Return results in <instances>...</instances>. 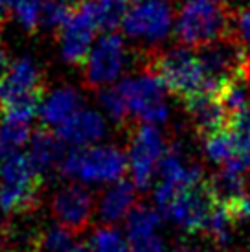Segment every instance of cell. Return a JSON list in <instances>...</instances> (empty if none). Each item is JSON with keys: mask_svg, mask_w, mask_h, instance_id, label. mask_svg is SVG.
Listing matches in <instances>:
<instances>
[{"mask_svg": "<svg viewBox=\"0 0 250 252\" xmlns=\"http://www.w3.org/2000/svg\"><path fill=\"white\" fill-rule=\"evenodd\" d=\"M42 101V72L33 57H17L0 77V107L7 118L31 124Z\"/></svg>", "mask_w": 250, "mask_h": 252, "instance_id": "obj_1", "label": "cell"}, {"mask_svg": "<svg viewBox=\"0 0 250 252\" xmlns=\"http://www.w3.org/2000/svg\"><path fill=\"white\" fill-rule=\"evenodd\" d=\"M226 0H186L175 21V35L184 48H206L226 39L230 28Z\"/></svg>", "mask_w": 250, "mask_h": 252, "instance_id": "obj_2", "label": "cell"}, {"mask_svg": "<svg viewBox=\"0 0 250 252\" xmlns=\"http://www.w3.org/2000/svg\"><path fill=\"white\" fill-rule=\"evenodd\" d=\"M127 157L114 146H91L64 149L57 171L64 179L83 184H114L124 177Z\"/></svg>", "mask_w": 250, "mask_h": 252, "instance_id": "obj_3", "label": "cell"}, {"mask_svg": "<svg viewBox=\"0 0 250 252\" xmlns=\"http://www.w3.org/2000/svg\"><path fill=\"white\" fill-rule=\"evenodd\" d=\"M149 70L160 77L167 92L182 101H189L201 94H210L204 64L199 54L189 48L179 46L162 52L153 57Z\"/></svg>", "mask_w": 250, "mask_h": 252, "instance_id": "obj_4", "label": "cell"}, {"mask_svg": "<svg viewBox=\"0 0 250 252\" xmlns=\"http://www.w3.org/2000/svg\"><path fill=\"white\" fill-rule=\"evenodd\" d=\"M129 116L138 118L147 126L166 124L169 105L166 101V87L155 72L147 70L138 76H131L116 83Z\"/></svg>", "mask_w": 250, "mask_h": 252, "instance_id": "obj_5", "label": "cell"}, {"mask_svg": "<svg viewBox=\"0 0 250 252\" xmlns=\"http://www.w3.org/2000/svg\"><path fill=\"white\" fill-rule=\"evenodd\" d=\"M42 179L31 168L26 153L0 158V212L19 214L35 203Z\"/></svg>", "mask_w": 250, "mask_h": 252, "instance_id": "obj_6", "label": "cell"}, {"mask_svg": "<svg viewBox=\"0 0 250 252\" xmlns=\"http://www.w3.org/2000/svg\"><path fill=\"white\" fill-rule=\"evenodd\" d=\"M166 151L167 146L158 127L142 124L132 131L127 151V166L136 188L147 189L153 184Z\"/></svg>", "mask_w": 250, "mask_h": 252, "instance_id": "obj_7", "label": "cell"}, {"mask_svg": "<svg viewBox=\"0 0 250 252\" xmlns=\"http://www.w3.org/2000/svg\"><path fill=\"white\" fill-rule=\"evenodd\" d=\"M124 33L134 41L158 44L173 28L171 0H136L124 17Z\"/></svg>", "mask_w": 250, "mask_h": 252, "instance_id": "obj_8", "label": "cell"}, {"mask_svg": "<svg viewBox=\"0 0 250 252\" xmlns=\"http://www.w3.org/2000/svg\"><path fill=\"white\" fill-rule=\"evenodd\" d=\"M129 52L124 37L118 33H105L94 42L91 54L85 61V81L92 89H107L116 85L125 66Z\"/></svg>", "mask_w": 250, "mask_h": 252, "instance_id": "obj_9", "label": "cell"}, {"mask_svg": "<svg viewBox=\"0 0 250 252\" xmlns=\"http://www.w3.org/2000/svg\"><path fill=\"white\" fill-rule=\"evenodd\" d=\"M216 204L217 201L212 195L208 184L202 182L193 188L177 189L158 212L179 228L195 234L204 230V224Z\"/></svg>", "mask_w": 250, "mask_h": 252, "instance_id": "obj_10", "label": "cell"}, {"mask_svg": "<svg viewBox=\"0 0 250 252\" xmlns=\"http://www.w3.org/2000/svg\"><path fill=\"white\" fill-rule=\"evenodd\" d=\"M96 32L97 26L89 11L81 4H74L68 22L59 32V50L62 61L76 66L85 64L94 46Z\"/></svg>", "mask_w": 250, "mask_h": 252, "instance_id": "obj_11", "label": "cell"}, {"mask_svg": "<svg viewBox=\"0 0 250 252\" xmlns=\"http://www.w3.org/2000/svg\"><path fill=\"white\" fill-rule=\"evenodd\" d=\"M50 206L59 224L76 234L87 228L94 210V201L91 191L81 184H68L54 193Z\"/></svg>", "mask_w": 250, "mask_h": 252, "instance_id": "obj_12", "label": "cell"}, {"mask_svg": "<svg viewBox=\"0 0 250 252\" xmlns=\"http://www.w3.org/2000/svg\"><path fill=\"white\" fill-rule=\"evenodd\" d=\"M107 133V120L96 109H81L72 118L54 131L59 142L72 147L96 146Z\"/></svg>", "mask_w": 250, "mask_h": 252, "instance_id": "obj_13", "label": "cell"}, {"mask_svg": "<svg viewBox=\"0 0 250 252\" xmlns=\"http://www.w3.org/2000/svg\"><path fill=\"white\" fill-rule=\"evenodd\" d=\"M158 177L162 184L173 186L177 189L193 188L202 184V169L195 162L188 160L181 147H177L175 144L167 146L166 155L160 162Z\"/></svg>", "mask_w": 250, "mask_h": 252, "instance_id": "obj_14", "label": "cell"}, {"mask_svg": "<svg viewBox=\"0 0 250 252\" xmlns=\"http://www.w3.org/2000/svg\"><path fill=\"white\" fill-rule=\"evenodd\" d=\"M81 96L74 87H59L52 91L48 96H44L39 107V116L42 124L50 129H59L64 126L74 114L81 111Z\"/></svg>", "mask_w": 250, "mask_h": 252, "instance_id": "obj_15", "label": "cell"}, {"mask_svg": "<svg viewBox=\"0 0 250 252\" xmlns=\"http://www.w3.org/2000/svg\"><path fill=\"white\" fill-rule=\"evenodd\" d=\"M136 206V186L132 182L120 181L111 184L99 195L97 201V216L105 224L120 223L127 219V216Z\"/></svg>", "mask_w": 250, "mask_h": 252, "instance_id": "obj_16", "label": "cell"}, {"mask_svg": "<svg viewBox=\"0 0 250 252\" xmlns=\"http://www.w3.org/2000/svg\"><path fill=\"white\" fill-rule=\"evenodd\" d=\"M186 107L195 127L204 133V136L228 129L230 118L216 94H201L186 101Z\"/></svg>", "mask_w": 250, "mask_h": 252, "instance_id": "obj_17", "label": "cell"}, {"mask_svg": "<svg viewBox=\"0 0 250 252\" xmlns=\"http://www.w3.org/2000/svg\"><path fill=\"white\" fill-rule=\"evenodd\" d=\"M62 153H64L62 142H59L56 134L39 131L31 136L26 157L31 168L35 169V173L42 179L44 175H50L52 171H57Z\"/></svg>", "mask_w": 250, "mask_h": 252, "instance_id": "obj_18", "label": "cell"}, {"mask_svg": "<svg viewBox=\"0 0 250 252\" xmlns=\"http://www.w3.org/2000/svg\"><path fill=\"white\" fill-rule=\"evenodd\" d=\"M245 171H247V168L237 158L221 166V169L208 182V188L217 203L228 204L247 193Z\"/></svg>", "mask_w": 250, "mask_h": 252, "instance_id": "obj_19", "label": "cell"}, {"mask_svg": "<svg viewBox=\"0 0 250 252\" xmlns=\"http://www.w3.org/2000/svg\"><path fill=\"white\" fill-rule=\"evenodd\" d=\"M125 2L127 0H81L79 4L89 11L97 30L112 33V30L124 22L127 13Z\"/></svg>", "mask_w": 250, "mask_h": 252, "instance_id": "obj_20", "label": "cell"}, {"mask_svg": "<svg viewBox=\"0 0 250 252\" xmlns=\"http://www.w3.org/2000/svg\"><path fill=\"white\" fill-rule=\"evenodd\" d=\"M160 224H162V214L156 208L147 204H136L134 210L125 219L127 241L158 234Z\"/></svg>", "mask_w": 250, "mask_h": 252, "instance_id": "obj_21", "label": "cell"}, {"mask_svg": "<svg viewBox=\"0 0 250 252\" xmlns=\"http://www.w3.org/2000/svg\"><path fill=\"white\" fill-rule=\"evenodd\" d=\"M30 126L31 124H24L19 120L2 116L0 120V158L21 153V147L30 144L31 140Z\"/></svg>", "mask_w": 250, "mask_h": 252, "instance_id": "obj_22", "label": "cell"}, {"mask_svg": "<svg viewBox=\"0 0 250 252\" xmlns=\"http://www.w3.org/2000/svg\"><path fill=\"white\" fill-rule=\"evenodd\" d=\"M217 98L224 107V111L228 114L230 124L239 116H245L250 112V96L247 85L241 83L239 79H232L228 83L221 87V91L217 92Z\"/></svg>", "mask_w": 250, "mask_h": 252, "instance_id": "obj_23", "label": "cell"}, {"mask_svg": "<svg viewBox=\"0 0 250 252\" xmlns=\"http://www.w3.org/2000/svg\"><path fill=\"white\" fill-rule=\"evenodd\" d=\"M202 149H204L206 158L214 164H219V166H224V164L237 158L236 144H234L230 129H222V131L204 136Z\"/></svg>", "mask_w": 250, "mask_h": 252, "instance_id": "obj_24", "label": "cell"}, {"mask_svg": "<svg viewBox=\"0 0 250 252\" xmlns=\"http://www.w3.org/2000/svg\"><path fill=\"white\" fill-rule=\"evenodd\" d=\"M234 224H236V221H234L230 210L226 208V204L217 203L216 206H214L212 214H210L208 221L204 224V230L202 232H206V236H208L216 245L224 247L232 241Z\"/></svg>", "mask_w": 250, "mask_h": 252, "instance_id": "obj_25", "label": "cell"}, {"mask_svg": "<svg viewBox=\"0 0 250 252\" xmlns=\"http://www.w3.org/2000/svg\"><path fill=\"white\" fill-rule=\"evenodd\" d=\"M91 252H131L129 241L124 238V234L116 226L103 224L94 230L89 243Z\"/></svg>", "mask_w": 250, "mask_h": 252, "instance_id": "obj_26", "label": "cell"}, {"mask_svg": "<svg viewBox=\"0 0 250 252\" xmlns=\"http://www.w3.org/2000/svg\"><path fill=\"white\" fill-rule=\"evenodd\" d=\"M74 247V232H70L59 223L48 226L39 238L41 252H70Z\"/></svg>", "mask_w": 250, "mask_h": 252, "instance_id": "obj_27", "label": "cell"}, {"mask_svg": "<svg viewBox=\"0 0 250 252\" xmlns=\"http://www.w3.org/2000/svg\"><path fill=\"white\" fill-rule=\"evenodd\" d=\"M74 6L68 0H46L42 2V17L41 24L46 30L61 32L62 26L68 22Z\"/></svg>", "mask_w": 250, "mask_h": 252, "instance_id": "obj_28", "label": "cell"}, {"mask_svg": "<svg viewBox=\"0 0 250 252\" xmlns=\"http://www.w3.org/2000/svg\"><path fill=\"white\" fill-rule=\"evenodd\" d=\"M15 21L26 32H35L41 26L42 17V2L41 0H15L11 6Z\"/></svg>", "mask_w": 250, "mask_h": 252, "instance_id": "obj_29", "label": "cell"}, {"mask_svg": "<svg viewBox=\"0 0 250 252\" xmlns=\"http://www.w3.org/2000/svg\"><path fill=\"white\" fill-rule=\"evenodd\" d=\"M99 103L103 107L105 114L114 122V124H124L125 120L129 118V112H127V107H125L124 99L120 96L116 85L112 87H107L99 92Z\"/></svg>", "mask_w": 250, "mask_h": 252, "instance_id": "obj_30", "label": "cell"}, {"mask_svg": "<svg viewBox=\"0 0 250 252\" xmlns=\"http://www.w3.org/2000/svg\"><path fill=\"white\" fill-rule=\"evenodd\" d=\"M236 42L245 52V57L250 59V4L237 13L236 19Z\"/></svg>", "mask_w": 250, "mask_h": 252, "instance_id": "obj_31", "label": "cell"}, {"mask_svg": "<svg viewBox=\"0 0 250 252\" xmlns=\"http://www.w3.org/2000/svg\"><path fill=\"white\" fill-rule=\"evenodd\" d=\"M129 249H131V252H166L164 241H162L158 234L147 236V238L131 239L129 241Z\"/></svg>", "mask_w": 250, "mask_h": 252, "instance_id": "obj_32", "label": "cell"}, {"mask_svg": "<svg viewBox=\"0 0 250 252\" xmlns=\"http://www.w3.org/2000/svg\"><path fill=\"white\" fill-rule=\"evenodd\" d=\"M236 223H247L250 221V193H245L239 199L226 204Z\"/></svg>", "mask_w": 250, "mask_h": 252, "instance_id": "obj_33", "label": "cell"}, {"mask_svg": "<svg viewBox=\"0 0 250 252\" xmlns=\"http://www.w3.org/2000/svg\"><path fill=\"white\" fill-rule=\"evenodd\" d=\"M15 0H0V15H4L9 9L11 11V6H13Z\"/></svg>", "mask_w": 250, "mask_h": 252, "instance_id": "obj_34", "label": "cell"}, {"mask_svg": "<svg viewBox=\"0 0 250 252\" xmlns=\"http://www.w3.org/2000/svg\"><path fill=\"white\" fill-rule=\"evenodd\" d=\"M173 252H201V251L189 245H181V247H177V249H173Z\"/></svg>", "mask_w": 250, "mask_h": 252, "instance_id": "obj_35", "label": "cell"}, {"mask_svg": "<svg viewBox=\"0 0 250 252\" xmlns=\"http://www.w3.org/2000/svg\"><path fill=\"white\" fill-rule=\"evenodd\" d=\"M70 252H91V249H89V245H76Z\"/></svg>", "mask_w": 250, "mask_h": 252, "instance_id": "obj_36", "label": "cell"}, {"mask_svg": "<svg viewBox=\"0 0 250 252\" xmlns=\"http://www.w3.org/2000/svg\"><path fill=\"white\" fill-rule=\"evenodd\" d=\"M6 63V52H4V46H2V42H0V66Z\"/></svg>", "mask_w": 250, "mask_h": 252, "instance_id": "obj_37", "label": "cell"}, {"mask_svg": "<svg viewBox=\"0 0 250 252\" xmlns=\"http://www.w3.org/2000/svg\"><path fill=\"white\" fill-rule=\"evenodd\" d=\"M2 238H4V232L0 230V243H2Z\"/></svg>", "mask_w": 250, "mask_h": 252, "instance_id": "obj_38", "label": "cell"}, {"mask_svg": "<svg viewBox=\"0 0 250 252\" xmlns=\"http://www.w3.org/2000/svg\"><path fill=\"white\" fill-rule=\"evenodd\" d=\"M68 2H70V0H68ZM79 2H81V0H77V2H76V4H79Z\"/></svg>", "mask_w": 250, "mask_h": 252, "instance_id": "obj_39", "label": "cell"}, {"mask_svg": "<svg viewBox=\"0 0 250 252\" xmlns=\"http://www.w3.org/2000/svg\"><path fill=\"white\" fill-rule=\"evenodd\" d=\"M131 2H136V0H131Z\"/></svg>", "mask_w": 250, "mask_h": 252, "instance_id": "obj_40", "label": "cell"}]
</instances>
